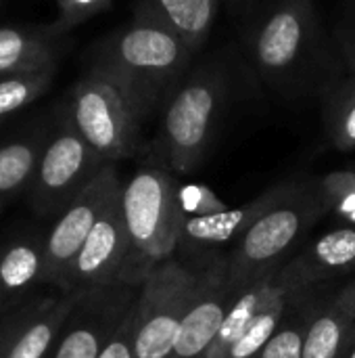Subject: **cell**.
<instances>
[{
  "mask_svg": "<svg viewBox=\"0 0 355 358\" xmlns=\"http://www.w3.org/2000/svg\"><path fill=\"white\" fill-rule=\"evenodd\" d=\"M339 29H347V31H354L355 34V0L349 2V10H347L345 19L341 21Z\"/></svg>",
  "mask_w": 355,
  "mask_h": 358,
  "instance_id": "obj_32",
  "label": "cell"
},
{
  "mask_svg": "<svg viewBox=\"0 0 355 358\" xmlns=\"http://www.w3.org/2000/svg\"><path fill=\"white\" fill-rule=\"evenodd\" d=\"M299 292L303 289L285 271L278 273L276 289L266 300V304L255 315V319L236 338V342L230 346V350L224 355V358H255V355L266 346V342H270V338L278 331L282 317L287 315V308L291 304V296Z\"/></svg>",
  "mask_w": 355,
  "mask_h": 358,
  "instance_id": "obj_21",
  "label": "cell"
},
{
  "mask_svg": "<svg viewBox=\"0 0 355 358\" xmlns=\"http://www.w3.org/2000/svg\"><path fill=\"white\" fill-rule=\"evenodd\" d=\"M326 212L318 182H287L280 201L270 208L230 250L228 277L245 287L268 275L280 256Z\"/></svg>",
  "mask_w": 355,
  "mask_h": 358,
  "instance_id": "obj_6",
  "label": "cell"
},
{
  "mask_svg": "<svg viewBox=\"0 0 355 358\" xmlns=\"http://www.w3.org/2000/svg\"><path fill=\"white\" fill-rule=\"evenodd\" d=\"M195 55L165 25L134 13L130 23L96 44L90 67L111 76L130 94L146 122L161 111L172 90L190 71Z\"/></svg>",
  "mask_w": 355,
  "mask_h": 358,
  "instance_id": "obj_2",
  "label": "cell"
},
{
  "mask_svg": "<svg viewBox=\"0 0 355 358\" xmlns=\"http://www.w3.org/2000/svg\"><path fill=\"white\" fill-rule=\"evenodd\" d=\"M230 94V73L222 59L192 65L161 107L157 151L167 168L188 174L207 157Z\"/></svg>",
  "mask_w": 355,
  "mask_h": 358,
  "instance_id": "obj_3",
  "label": "cell"
},
{
  "mask_svg": "<svg viewBox=\"0 0 355 358\" xmlns=\"http://www.w3.org/2000/svg\"><path fill=\"white\" fill-rule=\"evenodd\" d=\"M347 358H355V348L352 350V352H349V357H347Z\"/></svg>",
  "mask_w": 355,
  "mask_h": 358,
  "instance_id": "obj_34",
  "label": "cell"
},
{
  "mask_svg": "<svg viewBox=\"0 0 355 358\" xmlns=\"http://www.w3.org/2000/svg\"><path fill=\"white\" fill-rule=\"evenodd\" d=\"M121 185L123 182L115 164H107L96 178L54 218L50 231L44 235L46 285L59 289L69 264L86 243L92 229L107 208L121 195Z\"/></svg>",
  "mask_w": 355,
  "mask_h": 358,
  "instance_id": "obj_11",
  "label": "cell"
},
{
  "mask_svg": "<svg viewBox=\"0 0 355 358\" xmlns=\"http://www.w3.org/2000/svg\"><path fill=\"white\" fill-rule=\"evenodd\" d=\"M98 358H136V317H134V308L130 310L126 321L119 325V329L113 334V338L103 348Z\"/></svg>",
  "mask_w": 355,
  "mask_h": 358,
  "instance_id": "obj_29",
  "label": "cell"
},
{
  "mask_svg": "<svg viewBox=\"0 0 355 358\" xmlns=\"http://www.w3.org/2000/svg\"><path fill=\"white\" fill-rule=\"evenodd\" d=\"M56 69L27 71L0 78V120L21 111L23 107L38 101L52 84Z\"/></svg>",
  "mask_w": 355,
  "mask_h": 358,
  "instance_id": "obj_24",
  "label": "cell"
},
{
  "mask_svg": "<svg viewBox=\"0 0 355 358\" xmlns=\"http://www.w3.org/2000/svg\"><path fill=\"white\" fill-rule=\"evenodd\" d=\"M178 201L186 218H199V216H211L218 212L228 210L224 201L216 197L211 189L205 185H186L178 187Z\"/></svg>",
  "mask_w": 355,
  "mask_h": 358,
  "instance_id": "obj_27",
  "label": "cell"
},
{
  "mask_svg": "<svg viewBox=\"0 0 355 358\" xmlns=\"http://www.w3.org/2000/svg\"><path fill=\"white\" fill-rule=\"evenodd\" d=\"M2 122H4V120H0V126H2Z\"/></svg>",
  "mask_w": 355,
  "mask_h": 358,
  "instance_id": "obj_35",
  "label": "cell"
},
{
  "mask_svg": "<svg viewBox=\"0 0 355 358\" xmlns=\"http://www.w3.org/2000/svg\"><path fill=\"white\" fill-rule=\"evenodd\" d=\"M33 302L36 300H29L27 304H23L6 315H0V358H8L13 342H15L17 334L21 331L23 323L27 321V317L33 308Z\"/></svg>",
  "mask_w": 355,
  "mask_h": 358,
  "instance_id": "obj_30",
  "label": "cell"
},
{
  "mask_svg": "<svg viewBox=\"0 0 355 358\" xmlns=\"http://www.w3.org/2000/svg\"><path fill=\"white\" fill-rule=\"evenodd\" d=\"M320 197L326 210L337 212L349 224H355V172L335 170L318 180Z\"/></svg>",
  "mask_w": 355,
  "mask_h": 358,
  "instance_id": "obj_25",
  "label": "cell"
},
{
  "mask_svg": "<svg viewBox=\"0 0 355 358\" xmlns=\"http://www.w3.org/2000/svg\"><path fill=\"white\" fill-rule=\"evenodd\" d=\"M355 348V281L310 319L303 358H347Z\"/></svg>",
  "mask_w": 355,
  "mask_h": 358,
  "instance_id": "obj_16",
  "label": "cell"
},
{
  "mask_svg": "<svg viewBox=\"0 0 355 358\" xmlns=\"http://www.w3.org/2000/svg\"><path fill=\"white\" fill-rule=\"evenodd\" d=\"M335 40H337V50L341 55V61L345 65V71L349 76H355V34L337 27Z\"/></svg>",
  "mask_w": 355,
  "mask_h": 358,
  "instance_id": "obj_31",
  "label": "cell"
},
{
  "mask_svg": "<svg viewBox=\"0 0 355 358\" xmlns=\"http://www.w3.org/2000/svg\"><path fill=\"white\" fill-rule=\"evenodd\" d=\"M140 285L82 289L46 358H98L136 304Z\"/></svg>",
  "mask_w": 355,
  "mask_h": 358,
  "instance_id": "obj_10",
  "label": "cell"
},
{
  "mask_svg": "<svg viewBox=\"0 0 355 358\" xmlns=\"http://www.w3.org/2000/svg\"><path fill=\"white\" fill-rule=\"evenodd\" d=\"M71 46V29L56 21L42 25L0 27V78L56 69L61 57Z\"/></svg>",
  "mask_w": 355,
  "mask_h": 358,
  "instance_id": "obj_13",
  "label": "cell"
},
{
  "mask_svg": "<svg viewBox=\"0 0 355 358\" xmlns=\"http://www.w3.org/2000/svg\"><path fill=\"white\" fill-rule=\"evenodd\" d=\"M245 287L236 285L228 277L226 262H218L213 268L201 275L195 298L176 334L174 352L169 358L205 357V352L218 338L232 302Z\"/></svg>",
  "mask_w": 355,
  "mask_h": 358,
  "instance_id": "obj_12",
  "label": "cell"
},
{
  "mask_svg": "<svg viewBox=\"0 0 355 358\" xmlns=\"http://www.w3.org/2000/svg\"><path fill=\"white\" fill-rule=\"evenodd\" d=\"M201 275L169 258L155 264L140 285L136 317V358H169L176 334L199 287Z\"/></svg>",
  "mask_w": 355,
  "mask_h": 358,
  "instance_id": "obj_8",
  "label": "cell"
},
{
  "mask_svg": "<svg viewBox=\"0 0 355 358\" xmlns=\"http://www.w3.org/2000/svg\"><path fill=\"white\" fill-rule=\"evenodd\" d=\"M80 292H61V296L38 298L17 334L8 358H46L77 300Z\"/></svg>",
  "mask_w": 355,
  "mask_h": 358,
  "instance_id": "obj_20",
  "label": "cell"
},
{
  "mask_svg": "<svg viewBox=\"0 0 355 358\" xmlns=\"http://www.w3.org/2000/svg\"><path fill=\"white\" fill-rule=\"evenodd\" d=\"M312 315L305 319L291 321L289 325H280L278 331L266 342V346L255 355V358H303L305 334Z\"/></svg>",
  "mask_w": 355,
  "mask_h": 358,
  "instance_id": "obj_26",
  "label": "cell"
},
{
  "mask_svg": "<svg viewBox=\"0 0 355 358\" xmlns=\"http://www.w3.org/2000/svg\"><path fill=\"white\" fill-rule=\"evenodd\" d=\"M0 212H2V210H0Z\"/></svg>",
  "mask_w": 355,
  "mask_h": 358,
  "instance_id": "obj_36",
  "label": "cell"
},
{
  "mask_svg": "<svg viewBox=\"0 0 355 358\" xmlns=\"http://www.w3.org/2000/svg\"><path fill=\"white\" fill-rule=\"evenodd\" d=\"M278 283V275L272 273L251 285H247L236 300L232 302L218 338L213 340V344L209 346V350L205 352L203 358H224V355L230 350V346L236 342V338L245 331V327L255 319V315L262 310V306L266 304V300L272 296V292L276 289Z\"/></svg>",
  "mask_w": 355,
  "mask_h": 358,
  "instance_id": "obj_22",
  "label": "cell"
},
{
  "mask_svg": "<svg viewBox=\"0 0 355 358\" xmlns=\"http://www.w3.org/2000/svg\"><path fill=\"white\" fill-rule=\"evenodd\" d=\"M287 191L285 185H276L268 189L264 195L241 208H228L224 212L199 218H186L182 229V243H190L203 250L222 248L228 243H236L270 208H274Z\"/></svg>",
  "mask_w": 355,
  "mask_h": 358,
  "instance_id": "obj_15",
  "label": "cell"
},
{
  "mask_svg": "<svg viewBox=\"0 0 355 358\" xmlns=\"http://www.w3.org/2000/svg\"><path fill=\"white\" fill-rule=\"evenodd\" d=\"M54 4L59 13L54 21L65 29H73L107 10L113 0H54Z\"/></svg>",
  "mask_w": 355,
  "mask_h": 358,
  "instance_id": "obj_28",
  "label": "cell"
},
{
  "mask_svg": "<svg viewBox=\"0 0 355 358\" xmlns=\"http://www.w3.org/2000/svg\"><path fill=\"white\" fill-rule=\"evenodd\" d=\"M44 283V237L27 233L0 243V315L27 304V296Z\"/></svg>",
  "mask_w": 355,
  "mask_h": 358,
  "instance_id": "obj_14",
  "label": "cell"
},
{
  "mask_svg": "<svg viewBox=\"0 0 355 358\" xmlns=\"http://www.w3.org/2000/svg\"><path fill=\"white\" fill-rule=\"evenodd\" d=\"M224 0H136L134 13L155 19L199 52L220 15Z\"/></svg>",
  "mask_w": 355,
  "mask_h": 358,
  "instance_id": "obj_18",
  "label": "cell"
},
{
  "mask_svg": "<svg viewBox=\"0 0 355 358\" xmlns=\"http://www.w3.org/2000/svg\"><path fill=\"white\" fill-rule=\"evenodd\" d=\"M75 130L63 105L50 117L48 136L27 191L29 206L38 216H59L107 166Z\"/></svg>",
  "mask_w": 355,
  "mask_h": 358,
  "instance_id": "obj_7",
  "label": "cell"
},
{
  "mask_svg": "<svg viewBox=\"0 0 355 358\" xmlns=\"http://www.w3.org/2000/svg\"><path fill=\"white\" fill-rule=\"evenodd\" d=\"M48 128L50 120L0 143V210L29 191Z\"/></svg>",
  "mask_w": 355,
  "mask_h": 358,
  "instance_id": "obj_19",
  "label": "cell"
},
{
  "mask_svg": "<svg viewBox=\"0 0 355 358\" xmlns=\"http://www.w3.org/2000/svg\"><path fill=\"white\" fill-rule=\"evenodd\" d=\"M322 99V124L331 145L339 151L355 149V76L345 73Z\"/></svg>",
  "mask_w": 355,
  "mask_h": 358,
  "instance_id": "obj_23",
  "label": "cell"
},
{
  "mask_svg": "<svg viewBox=\"0 0 355 358\" xmlns=\"http://www.w3.org/2000/svg\"><path fill=\"white\" fill-rule=\"evenodd\" d=\"M245 46L264 84L287 99L322 96L347 73L314 0H270L251 19Z\"/></svg>",
  "mask_w": 355,
  "mask_h": 358,
  "instance_id": "obj_1",
  "label": "cell"
},
{
  "mask_svg": "<svg viewBox=\"0 0 355 358\" xmlns=\"http://www.w3.org/2000/svg\"><path fill=\"white\" fill-rule=\"evenodd\" d=\"M355 271V224L341 227L324 233L314 245L295 262H291L285 273L301 287H310L318 281L333 279L339 275H349Z\"/></svg>",
  "mask_w": 355,
  "mask_h": 358,
  "instance_id": "obj_17",
  "label": "cell"
},
{
  "mask_svg": "<svg viewBox=\"0 0 355 358\" xmlns=\"http://www.w3.org/2000/svg\"><path fill=\"white\" fill-rule=\"evenodd\" d=\"M178 187L176 178L159 166H144L121 185V214L142 279L155 264L174 258L182 243L186 216L178 201Z\"/></svg>",
  "mask_w": 355,
  "mask_h": 358,
  "instance_id": "obj_4",
  "label": "cell"
},
{
  "mask_svg": "<svg viewBox=\"0 0 355 358\" xmlns=\"http://www.w3.org/2000/svg\"><path fill=\"white\" fill-rule=\"evenodd\" d=\"M224 2H228L230 4V8L232 10H236V8H243V6H249L253 0H224Z\"/></svg>",
  "mask_w": 355,
  "mask_h": 358,
  "instance_id": "obj_33",
  "label": "cell"
},
{
  "mask_svg": "<svg viewBox=\"0 0 355 358\" xmlns=\"http://www.w3.org/2000/svg\"><path fill=\"white\" fill-rule=\"evenodd\" d=\"M121 214V195L100 216L86 243L69 264L59 292H82L105 285H142Z\"/></svg>",
  "mask_w": 355,
  "mask_h": 358,
  "instance_id": "obj_9",
  "label": "cell"
},
{
  "mask_svg": "<svg viewBox=\"0 0 355 358\" xmlns=\"http://www.w3.org/2000/svg\"><path fill=\"white\" fill-rule=\"evenodd\" d=\"M63 111L82 138L109 164L140 151L144 117L130 94L105 71H88L71 86Z\"/></svg>",
  "mask_w": 355,
  "mask_h": 358,
  "instance_id": "obj_5",
  "label": "cell"
}]
</instances>
